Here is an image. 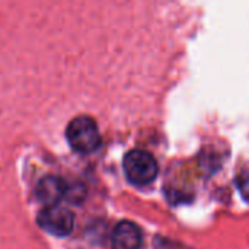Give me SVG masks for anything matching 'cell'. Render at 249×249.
Returning a JSON list of instances; mask_svg holds the SVG:
<instances>
[{
    "mask_svg": "<svg viewBox=\"0 0 249 249\" xmlns=\"http://www.w3.org/2000/svg\"><path fill=\"white\" fill-rule=\"evenodd\" d=\"M70 147L82 155L93 153L101 146V133L93 118L82 115L70 121L66 130Z\"/></svg>",
    "mask_w": 249,
    "mask_h": 249,
    "instance_id": "6da1fadb",
    "label": "cell"
},
{
    "mask_svg": "<svg viewBox=\"0 0 249 249\" xmlns=\"http://www.w3.org/2000/svg\"><path fill=\"white\" fill-rule=\"evenodd\" d=\"M123 169L128 182L137 187L152 184L159 174V166L153 155L139 149L130 150L124 156Z\"/></svg>",
    "mask_w": 249,
    "mask_h": 249,
    "instance_id": "7a4b0ae2",
    "label": "cell"
},
{
    "mask_svg": "<svg viewBox=\"0 0 249 249\" xmlns=\"http://www.w3.org/2000/svg\"><path fill=\"white\" fill-rule=\"evenodd\" d=\"M38 225L50 235L63 238L71 233L74 226V216L66 207L51 206L45 207L38 214Z\"/></svg>",
    "mask_w": 249,
    "mask_h": 249,
    "instance_id": "3957f363",
    "label": "cell"
},
{
    "mask_svg": "<svg viewBox=\"0 0 249 249\" xmlns=\"http://www.w3.org/2000/svg\"><path fill=\"white\" fill-rule=\"evenodd\" d=\"M69 185L63 178L58 177H45L42 178L36 188H35V196L39 203L45 204L47 207L51 206H58V203L67 197Z\"/></svg>",
    "mask_w": 249,
    "mask_h": 249,
    "instance_id": "277c9868",
    "label": "cell"
},
{
    "mask_svg": "<svg viewBox=\"0 0 249 249\" xmlns=\"http://www.w3.org/2000/svg\"><path fill=\"white\" fill-rule=\"evenodd\" d=\"M142 244L143 235L136 223L130 220H123L115 226L111 236L112 249H140Z\"/></svg>",
    "mask_w": 249,
    "mask_h": 249,
    "instance_id": "5b68a950",
    "label": "cell"
}]
</instances>
